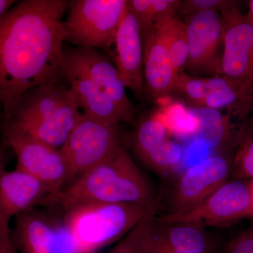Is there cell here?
<instances>
[{
	"label": "cell",
	"mask_w": 253,
	"mask_h": 253,
	"mask_svg": "<svg viewBox=\"0 0 253 253\" xmlns=\"http://www.w3.org/2000/svg\"><path fill=\"white\" fill-rule=\"evenodd\" d=\"M65 0H23L0 19V109L6 122L23 94L64 78Z\"/></svg>",
	"instance_id": "obj_1"
},
{
	"label": "cell",
	"mask_w": 253,
	"mask_h": 253,
	"mask_svg": "<svg viewBox=\"0 0 253 253\" xmlns=\"http://www.w3.org/2000/svg\"><path fill=\"white\" fill-rule=\"evenodd\" d=\"M157 198L149 179L121 146L57 194L48 196L42 206H59L66 212L91 204L151 206Z\"/></svg>",
	"instance_id": "obj_2"
},
{
	"label": "cell",
	"mask_w": 253,
	"mask_h": 253,
	"mask_svg": "<svg viewBox=\"0 0 253 253\" xmlns=\"http://www.w3.org/2000/svg\"><path fill=\"white\" fill-rule=\"evenodd\" d=\"M136 204H91L81 205L65 212L63 222L81 253H96L99 250L123 239L154 208Z\"/></svg>",
	"instance_id": "obj_3"
},
{
	"label": "cell",
	"mask_w": 253,
	"mask_h": 253,
	"mask_svg": "<svg viewBox=\"0 0 253 253\" xmlns=\"http://www.w3.org/2000/svg\"><path fill=\"white\" fill-rule=\"evenodd\" d=\"M66 39L77 47L107 50L126 11V0L68 1Z\"/></svg>",
	"instance_id": "obj_4"
},
{
	"label": "cell",
	"mask_w": 253,
	"mask_h": 253,
	"mask_svg": "<svg viewBox=\"0 0 253 253\" xmlns=\"http://www.w3.org/2000/svg\"><path fill=\"white\" fill-rule=\"evenodd\" d=\"M253 217V203L249 184L226 181L204 202L176 213H167L155 221L163 224L204 226H228L245 217Z\"/></svg>",
	"instance_id": "obj_5"
},
{
	"label": "cell",
	"mask_w": 253,
	"mask_h": 253,
	"mask_svg": "<svg viewBox=\"0 0 253 253\" xmlns=\"http://www.w3.org/2000/svg\"><path fill=\"white\" fill-rule=\"evenodd\" d=\"M121 146L118 126L82 115L60 149L67 166L68 184L109 158Z\"/></svg>",
	"instance_id": "obj_6"
},
{
	"label": "cell",
	"mask_w": 253,
	"mask_h": 253,
	"mask_svg": "<svg viewBox=\"0 0 253 253\" xmlns=\"http://www.w3.org/2000/svg\"><path fill=\"white\" fill-rule=\"evenodd\" d=\"M82 115L64 77L26 91L4 124L8 121H39L61 126L71 132Z\"/></svg>",
	"instance_id": "obj_7"
},
{
	"label": "cell",
	"mask_w": 253,
	"mask_h": 253,
	"mask_svg": "<svg viewBox=\"0 0 253 253\" xmlns=\"http://www.w3.org/2000/svg\"><path fill=\"white\" fill-rule=\"evenodd\" d=\"M4 136L17 158L16 168L41 181L49 196L68 186L67 166L60 149L12 129H4Z\"/></svg>",
	"instance_id": "obj_8"
},
{
	"label": "cell",
	"mask_w": 253,
	"mask_h": 253,
	"mask_svg": "<svg viewBox=\"0 0 253 253\" xmlns=\"http://www.w3.org/2000/svg\"><path fill=\"white\" fill-rule=\"evenodd\" d=\"M11 239L21 253H81L63 219L33 209L16 217Z\"/></svg>",
	"instance_id": "obj_9"
},
{
	"label": "cell",
	"mask_w": 253,
	"mask_h": 253,
	"mask_svg": "<svg viewBox=\"0 0 253 253\" xmlns=\"http://www.w3.org/2000/svg\"><path fill=\"white\" fill-rule=\"evenodd\" d=\"M221 14L224 48L221 75L253 92V26L236 4Z\"/></svg>",
	"instance_id": "obj_10"
},
{
	"label": "cell",
	"mask_w": 253,
	"mask_h": 253,
	"mask_svg": "<svg viewBox=\"0 0 253 253\" xmlns=\"http://www.w3.org/2000/svg\"><path fill=\"white\" fill-rule=\"evenodd\" d=\"M232 165L222 156L205 158L190 167L178 179L168 213L184 212L204 202L227 181Z\"/></svg>",
	"instance_id": "obj_11"
},
{
	"label": "cell",
	"mask_w": 253,
	"mask_h": 253,
	"mask_svg": "<svg viewBox=\"0 0 253 253\" xmlns=\"http://www.w3.org/2000/svg\"><path fill=\"white\" fill-rule=\"evenodd\" d=\"M63 60L86 74L116 105L125 122L134 124L135 111L126 95L121 74L116 66L99 49L63 47Z\"/></svg>",
	"instance_id": "obj_12"
},
{
	"label": "cell",
	"mask_w": 253,
	"mask_h": 253,
	"mask_svg": "<svg viewBox=\"0 0 253 253\" xmlns=\"http://www.w3.org/2000/svg\"><path fill=\"white\" fill-rule=\"evenodd\" d=\"M168 134L164 124L152 117L139 122L131 134V146L135 154L161 175L175 170L184 158L180 145L171 140Z\"/></svg>",
	"instance_id": "obj_13"
},
{
	"label": "cell",
	"mask_w": 253,
	"mask_h": 253,
	"mask_svg": "<svg viewBox=\"0 0 253 253\" xmlns=\"http://www.w3.org/2000/svg\"><path fill=\"white\" fill-rule=\"evenodd\" d=\"M186 25L189 46L186 66L191 71L221 75V57L218 52L223 42V24L219 12L206 11L190 15Z\"/></svg>",
	"instance_id": "obj_14"
},
{
	"label": "cell",
	"mask_w": 253,
	"mask_h": 253,
	"mask_svg": "<svg viewBox=\"0 0 253 253\" xmlns=\"http://www.w3.org/2000/svg\"><path fill=\"white\" fill-rule=\"evenodd\" d=\"M112 46L114 48L110 52L125 85L141 97L144 84V45L139 24L127 9L110 45Z\"/></svg>",
	"instance_id": "obj_15"
},
{
	"label": "cell",
	"mask_w": 253,
	"mask_h": 253,
	"mask_svg": "<svg viewBox=\"0 0 253 253\" xmlns=\"http://www.w3.org/2000/svg\"><path fill=\"white\" fill-rule=\"evenodd\" d=\"M177 18L154 32L143 44L144 83L153 99L175 91L177 76L169 59V44Z\"/></svg>",
	"instance_id": "obj_16"
},
{
	"label": "cell",
	"mask_w": 253,
	"mask_h": 253,
	"mask_svg": "<svg viewBox=\"0 0 253 253\" xmlns=\"http://www.w3.org/2000/svg\"><path fill=\"white\" fill-rule=\"evenodd\" d=\"M50 192L41 181L16 168L0 174V212L9 223L23 213L42 206Z\"/></svg>",
	"instance_id": "obj_17"
},
{
	"label": "cell",
	"mask_w": 253,
	"mask_h": 253,
	"mask_svg": "<svg viewBox=\"0 0 253 253\" xmlns=\"http://www.w3.org/2000/svg\"><path fill=\"white\" fill-rule=\"evenodd\" d=\"M156 219V218H155ZM163 249L179 252L213 253L214 245L199 226L153 221L139 244V251Z\"/></svg>",
	"instance_id": "obj_18"
},
{
	"label": "cell",
	"mask_w": 253,
	"mask_h": 253,
	"mask_svg": "<svg viewBox=\"0 0 253 253\" xmlns=\"http://www.w3.org/2000/svg\"><path fill=\"white\" fill-rule=\"evenodd\" d=\"M63 72L75 101L84 116L113 126L125 122L115 103L86 74L64 60Z\"/></svg>",
	"instance_id": "obj_19"
},
{
	"label": "cell",
	"mask_w": 253,
	"mask_h": 253,
	"mask_svg": "<svg viewBox=\"0 0 253 253\" xmlns=\"http://www.w3.org/2000/svg\"><path fill=\"white\" fill-rule=\"evenodd\" d=\"M208 93L204 107L226 109L244 121L253 106V92L239 83L226 77L216 76L207 79Z\"/></svg>",
	"instance_id": "obj_20"
},
{
	"label": "cell",
	"mask_w": 253,
	"mask_h": 253,
	"mask_svg": "<svg viewBox=\"0 0 253 253\" xmlns=\"http://www.w3.org/2000/svg\"><path fill=\"white\" fill-rule=\"evenodd\" d=\"M190 113L198 123L196 139L208 149H217L231 141L241 142L234 137V126L231 122L230 115L224 116L217 110L207 107L191 108Z\"/></svg>",
	"instance_id": "obj_21"
},
{
	"label": "cell",
	"mask_w": 253,
	"mask_h": 253,
	"mask_svg": "<svg viewBox=\"0 0 253 253\" xmlns=\"http://www.w3.org/2000/svg\"><path fill=\"white\" fill-rule=\"evenodd\" d=\"M189 46L186 23L176 20L169 44V56L176 76L186 66L189 59Z\"/></svg>",
	"instance_id": "obj_22"
},
{
	"label": "cell",
	"mask_w": 253,
	"mask_h": 253,
	"mask_svg": "<svg viewBox=\"0 0 253 253\" xmlns=\"http://www.w3.org/2000/svg\"><path fill=\"white\" fill-rule=\"evenodd\" d=\"M175 91L184 94L192 108L204 107L208 93L207 79L191 77L181 71L176 78Z\"/></svg>",
	"instance_id": "obj_23"
},
{
	"label": "cell",
	"mask_w": 253,
	"mask_h": 253,
	"mask_svg": "<svg viewBox=\"0 0 253 253\" xmlns=\"http://www.w3.org/2000/svg\"><path fill=\"white\" fill-rule=\"evenodd\" d=\"M231 172L236 179H253V137L246 134L239 143Z\"/></svg>",
	"instance_id": "obj_24"
},
{
	"label": "cell",
	"mask_w": 253,
	"mask_h": 253,
	"mask_svg": "<svg viewBox=\"0 0 253 253\" xmlns=\"http://www.w3.org/2000/svg\"><path fill=\"white\" fill-rule=\"evenodd\" d=\"M158 208V206L154 208L129 234L121 239L109 253H138L141 240L156 218Z\"/></svg>",
	"instance_id": "obj_25"
},
{
	"label": "cell",
	"mask_w": 253,
	"mask_h": 253,
	"mask_svg": "<svg viewBox=\"0 0 253 253\" xmlns=\"http://www.w3.org/2000/svg\"><path fill=\"white\" fill-rule=\"evenodd\" d=\"M126 9L134 16L140 28L141 39L145 41L154 33L152 21V0H127Z\"/></svg>",
	"instance_id": "obj_26"
},
{
	"label": "cell",
	"mask_w": 253,
	"mask_h": 253,
	"mask_svg": "<svg viewBox=\"0 0 253 253\" xmlns=\"http://www.w3.org/2000/svg\"><path fill=\"white\" fill-rule=\"evenodd\" d=\"M181 1L179 0H152V21L154 32L176 17Z\"/></svg>",
	"instance_id": "obj_27"
},
{
	"label": "cell",
	"mask_w": 253,
	"mask_h": 253,
	"mask_svg": "<svg viewBox=\"0 0 253 253\" xmlns=\"http://www.w3.org/2000/svg\"><path fill=\"white\" fill-rule=\"evenodd\" d=\"M235 4V1L226 0H186L181 1L178 14L184 16L206 11L222 13Z\"/></svg>",
	"instance_id": "obj_28"
},
{
	"label": "cell",
	"mask_w": 253,
	"mask_h": 253,
	"mask_svg": "<svg viewBox=\"0 0 253 253\" xmlns=\"http://www.w3.org/2000/svg\"><path fill=\"white\" fill-rule=\"evenodd\" d=\"M6 154L0 146V174L6 168ZM9 223L6 222L0 212V250L6 253H18L13 244Z\"/></svg>",
	"instance_id": "obj_29"
},
{
	"label": "cell",
	"mask_w": 253,
	"mask_h": 253,
	"mask_svg": "<svg viewBox=\"0 0 253 253\" xmlns=\"http://www.w3.org/2000/svg\"><path fill=\"white\" fill-rule=\"evenodd\" d=\"M219 253H253V226L231 240Z\"/></svg>",
	"instance_id": "obj_30"
},
{
	"label": "cell",
	"mask_w": 253,
	"mask_h": 253,
	"mask_svg": "<svg viewBox=\"0 0 253 253\" xmlns=\"http://www.w3.org/2000/svg\"><path fill=\"white\" fill-rule=\"evenodd\" d=\"M14 0H0V19L16 4Z\"/></svg>",
	"instance_id": "obj_31"
},
{
	"label": "cell",
	"mask_w": 253,
	"mask_h": 253,
	"mask_svg": "<svg viewBox=\"0 0 253 253\" xmlns=\"http://www.w3.org/2000/svg\"><path fill=\"white\" fill-rule=\"evenodd\" d=\"M246 17L247 18L248 21L253 26V0H251L249 1V12Z\"/></svg>",
	"instance_id": "obj_32"
},
{
	"label": "cell",
	"mask_w": 253,
	"mask_h": 253,
	"mask_svg": "<svg viewBox=\"0 0 253 253\" xmlns=\"http://www.w3.org/2000/svg\"><path fill=\"white\" fill-rule=\"evenodd\" d=\"M251 112H252V116H251V119H250V131L249 134H248V135L253 137V106L252 110H251Z\"/></svg>",
	"instance_id": "obj_33"
},
{
	"label": "cell",
	"mask_w": 253,
	"mask_h": 253,
	"mask_svg": "<svg viewBox=\"0 0 253 253\" xmlns=\"http://www.w3.org/2000/svg\"><path fill=\"white\" fill-rule=\"evenodd\" d=\"M249 184V186L250 187V190H251V196H252V203H253V179L250 181V182L248 183Z\"/></svg>",
	"instance_id": "obj_34"
},
{
	"label": "cell",
	"mask_w": 253,
	"mask_h": 253,
	"mask_svg": "<svg viewBox=\"0 0 253 253\" xmlns=\"http://www.w3.org/2000/svg\"><path fill=\"white\" fill-rule=\"evenodd\" d=\"M0 253H5V252H4V251H1V250H0Z\"/></svg>",
	"instance_id": "obj_35"
}]
</instances>
